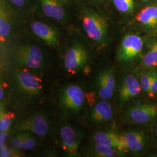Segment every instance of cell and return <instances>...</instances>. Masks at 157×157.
<instances>
[{"mask_svg":"<svg viewBox=\"0 0 157 157\" xmlns=\"http://www.w3.org/2000/svg\"><path fill=\"white\" fill-rule=\"evenodd\" d=\"M43 88L41 80L32 71L15 68L12 73L10 95L17 106L26 107L38 101L43 94Z\"/></svg>","mask_w":157,"mask_h":157,"instance_id":"6da1fadb","label":"cell"},{"mask_svg":"<svg viewBox=\"0 0 157 157\" xmlns=\"http://www.w3.org/2000/svg\"><path fill=\"white\" fill-rule=\"evenodd\" d=\"M12 61L16 68L40 73L46 67V56L42 48L33 43H23L15 45L11 51Z\"/></svg>","mask_w":157,"mask_h":157,"instance_id":"7a4b0ae2","label":"cell"},{"mask_svg":"<svg viewBox=\"0 0 157 157\" xmlns=\"http://www.w3.org/2000/svg\"><path fill=\"white\" fill-rule=\"evenodd\" d=\"M86 99L82 87L71 83L64 86L59 91L58 104L63 115L67 118H75L83 112Z\"/></svg>","mask_w":157,"mask_h":157,"instance_id":"3957f363","label":"cell"},{"mask_svg":"<svg viewBox=\"0 0 157 157\" xmlns=\"http://www.w3.org/2000/svg\"><path fill=\"white\" fill-rule=\"evenodd\" d=\"M81 20L87 36L97 45L104 44L108 33V24L104 17L94 10L85 8L82 11Z\"/></svg>","mask_w":157,"mask_h":157,"instance_id":"277c9868","label":"cell"},{"mask_svg":"<svg viewBox=\"0 0 157 157\" xmlns=\"http://www.w3.org/2000/svg\"><path fill=\"white\" fill-rule=\"evenodd\" d=\"M51 127L50 121L44 113L36 112L18 119L14 129L44 137L50 135Z\"/></svg>","mask_w":157,"mask_h":157,"instance_id":"5b68a950","label":"cell"},{"mask_svg":"<svg viewBox=\"0 0 157 157\" xmlns=\"http://www.w3.org/2000/svg\"><path fill=\"white\" fill-rule=\"evenodd\" d=\"M90 54L83 44L79 42L73 43L67 48L63 57V65L66 71L71 73L83 71L89 67Z\"/></svg>","mask_w":157,"mask_h":157,"instance_id":"8992f818","label":"cell"},{"mask_svg":"<svg viewBox=\"0 0 157 157\" xmlns=\"http://www.w3.org/2000/svg\"><path fill=\"white\" fill-rule=\"evenodd\" d=\"M58 134L62 148L67 157H80L78 147L82 135L78 130L70 124L63 122L59 126Z\"/></svg>","mask_w":157,"mask_h":157,"instance_id":"52a82bcc","label":"cell"},{"mask_svg":"<svg viewBox=\"0 0 157 157\" xmlns=\"http://www.w3.org/2000/svg\"><path fill=\"white\" fill-rule=\"evenodd\" d=\"M143 42L140 37L136 34H127L122 40L117 52L118 62L128 63L133 61L140 54Z\"/></svg>","mask_w":157,"mask_h":157,"instance_id":"ba28073f","label":"cell"},{"mask_svg":"<svg viewBox=\"0 0 157 157\" xmlns=\"http://www.w3.org/2000/svg\"><path fill=\"white\" fill-rule=\"evenodd\" d=\"M33 33L46 44L56 48L59 44V36L56 29L41 21H33L30 24Z\"/></svg>","mask_w":157,"mask_h":157,"instance_id":"9c48e42d","label":"cell"},{"mask_svg":"<svg viewBox=\"0 0 157 157\" xmlns=\"http://www.w3.org/2000/svg\"><path fill=\"white\" fill-rule=\"evenodd\" d=\"M116 87L115 77L110 68L101 70L97 78V89L98 95L102 100H109L113 95Z\"/></svg>","mask_w":157,"mask_h":157,"instance_id":"30bf717a","label":"cell"},{"mask_svg":"<svg viewBox=\"0 0 157 157\" xmlns=\"http://www.w3.org/2000/svg\"><path fill=\"white\" fill-rule=\"evenodd\" d=\"M40 7L45 17L57 21H62L66 17L67 0H39Z\"/></svg>","mask_w":157,"mask_h":157,"instance_id":"8fae6325","label":"cell"},{"mask_svg":"<svg viewBox=\"0 0 157 157\" xmlns=\"http://www.w3.org/2000/svg\"><path fill=\"white\" fill-rule=\"evenodd\" d=\"M157 115V106L144 104L132 107L127 112L128 118L137 124H144L154 119Z\"/></svg>","mask_w":157,"mask_h":157,"instance_id":"7c38bea8","label":"cell"},{"mask_svg":"<svg viewBox=\"0 0 157 157\" xmlns=\"http://www.w3.org/2000/svg\"><path fill=\"white\" fill-rule=\"evenodd\" d=\"M121 150L128 149L131 151H140L145 145V138L142 132L139 131H130L119 135Z\"/></svg>","mask_w":157,"mask_h":157,"instance_id":"4fadbf2b","label":"cell"},{"mask_svg":"<svg viewBox=\"0 0 157 157\" xmlns=\"http://www.w3.org/2000/svg\"><path fill=\"white\" fill-rule=\"evenodd\" d=\"M141 87L137 78L133 75H128L122 81L119 90V99L121 105L138 95Z\"/></svg>","mask_w":157,"mask_h":157,"instance_id":"5bb4252c","label":"cell"},{"mask_svg":"<svg viewBox=\"0 0 157 157\" xmlns=\"http://www.w3.org/2000/svg\"><path fill=\"white\" fill-rule=\"evenodd\" d=\"M112 113V107L108 102L99 101L91 109L89 117L90 122L94 124L105 122L111 119Z\"/></svg>","mask_w":157,"mask_h":157,"instance_id":"9a60e30c","label":"cell"},{"mask_svg":"<svg viewBox=\"0 0 157 157\" xmlns=\"http://www.w3.org/2000/svg\"><path fill=\"white\" fill-rule=\"evenodd\" d=\"M11 12L4 4H1L0 10V39L1 44H4L11 35L13 22Z\"/></svg>","mask_w":157,"mask_h":157,"instance_id":"2e32d148","label":"cell"},{"mask_svg":"<svg viewBox=\"0 0 157 157\" xmlns=\"http://www.w3.org/2000/svg\"><path fill=\"white\" fill-rule=\"evenodd\" d=\"M93 139L94 143L105 144L121 151L119 135L114 132H98L93 135Z\"/></svg>","mask_w":157,"mask_h":157,"instance_id":"e0dca14e","label":"cell"},{"mask_svg":"<svg viewBox=\"0 0 157 157\" xmlns=\"http://www.w3.org/2000/svg\"><path fill=\"white\" fill-rule=\"evenodd\" d=\"M136 19L149 27L157 25V6H150L142 9L136 16Z\"/></svg>","mask_w":157,"mask_h":157,"instance_id":"ac0fdd59","label":"cell"},{"mask_svg":"<svg viewBox=\"0 0 157 157\" xmlns=\"http://www.w3.org/2000/svg\"><path fill=\"white\" fill-rule=\"evenodd\" d=\"M91 151L96 157H112L115 155L114 148L103 144L94 143Z\"/></svg>","mask_w":157,"mask_h":157,"instance_id":"d6986e66","label":"cell"},{"mask_svg":"<svg viewBox=\"0 0 157 157\" xmlns=\"http://www.w3.org/2000/svg\"><path fill=\"white\" fill-rule=\"evenodd\" d=\"M143 63L146 67L157 65V41L152 45L150 50L144 56Z\"/></svg>","mask_w":157,"mask_h":157,"instance_id":"ffe728a7","label":"cell"},{"mask_svg":"<svg viewBox=\"0 0 157 157\" xmlns=\"http://www.w3.org/2000/svg\"><path fill=\"white\" fill-rule=\"evenodd\" d=\"M15 117L12 112H4L1 106V119H0V132H8L11 127L12 119Z\"/></svg>","mask_w":157,"mask_h":157,"instance_id":"44dd1931","label":"cell"},{"mask_svg":"<svg viewBox=\"0 0 157 157\" xmlns=\"http://www.w3.org/2000/svg\"><path fill=\"white\" fill-rule=\"evenodd\" d=\"M114 6L118 11L123 13H130L134 6L133 0H113Z\"/></svg>","mask_w":157,"mask_h":157,"instance_id":"7402d4cb","label":"cell"},{"mask_svg":"<svg viewBox=\"0 0 157 157\" xmlns=\"http://www.w3.org/2000/svg\"><path fill=\"white\" fill-rule=\"evenodd\" d=\"M37 146V141L35 138L32 136L30 133H29L28 135L23 141L22 144L20 146L19 150V151H27L32 150L34 149Z\"/></svg>","mask_w":157,"mask_h":157,"instance_id":"603a6c76","label":"cell"},{"mask_svg":"<svg viewBox=\"0 0 157 157\" xmlns=\"http://www.w3.org/2000/svg\"><path fill=\"white\" fill-rule=\"evenodd\" d=\"M29 132H19L15 137H13L11 140V146L12 148L19 150L20 146L22 144L23 141L25 139L28 135Z\"/></svg>","mask_w":157,"mask_h":157,"instance_id":"cb8c5ba5","label":"cell"},{"mask_svg":"<svg viewBox=\"0 0 157 157\" xmlns=\"http://www.w3.org/2000/svg\"><path fill=\"white\" fill-rule=\"evenodd\" d=\"M154 71L148 72L145 73L141 78V89L144 91L148 92L149 90L150 84L151 82L152 78L154 75Z\"/></svg>","mask_w":157,"mask_h":157,"instance_id":"d4e9b609","label":"cell"},{"mask_svg":"<svg viewBox=\"0 0 157 157\" xmlns=\"http://www.w3.org/2000/svg\"><path fill=\"white\" fill-rule=\"evenodd\" d=\"M19 150L15 149L13 148H9L6 146L1 147L0 156L1 157H17L19 154Z\"/></svg>","mask_w":157,"mask_h":157,"instance_id":"484cf974","label":"cell"},{"mask_svg":"<svg viewBox=\"0 0 157 157\" xmlns=\"http://www.w3.org/2000/svg\"><path fill=\"white\" fill-rule=\"evenodd\" d=\"M148 95L153 98L157 94V72H154L149 90L148 91Z\"/></svg>","mask_w":157,"mask_h":157,"instance_id":"4316f807","label":"cell"},{"mask_svg":"<svg viewBox=\"0 0 157 157\" xmlns=\"http://www.w3.org/2000/svg\"><path fill=\"white\" fill-rule=\"evenodd\" d=\"M28 0H10V2L17 8H22L26 5Z\"/></svg>","mask_w":157,"mask_h":157,"instance_id":"83f0119b","label":"cell"},{"mask_svg":"<svg viewBox=\"0 0 157 157\" xmlns=\"http://www.w3.org/2000/svg\"><path fill=\"white\" fill-rule=\"evenodd\" d=\"M8 132H1L0 134V146L1 147L6 146V141L7 138Z\"/></svg>","mask_w":157,"mask_h":157,"instance_id":"f1b7e54d","label":"cell"},{"mask_svg":"<svg viewBox=\"0 0 157 157\" xmlns=\"http://www.w3.org/2000/svg\"><path fill=\"white\" fill-rule=\"evenodd\" d=\"M4 87L2 85H1V88H0V100L1 101L4 98Z\"/></svg>","mask_w":157,"mask_h":157,"instance_id":"f546056e","label":"cell"},{"mask_svg":"<svg viewBox=\"0 0 157 157\" xmlns=\"http://www.w3.org/2000/svg\"><path fill=\"white\" fill-rule=\"evenodd\" d=\"M143 1H148V0H143Z\"/></svg>","mask_w":157,"mask_h":157,"instance_id":"4dcf8cb0","label":"cell"},{"mask_svg":"<svg viewBox=\"0 0 157 157\" xmlns=\"http://www.w3.org/2000/svg\"></svg>","mask_w":157,"mask_h":157,"instance_id":"1f68e13d","label":"cell"}]
</instances>
